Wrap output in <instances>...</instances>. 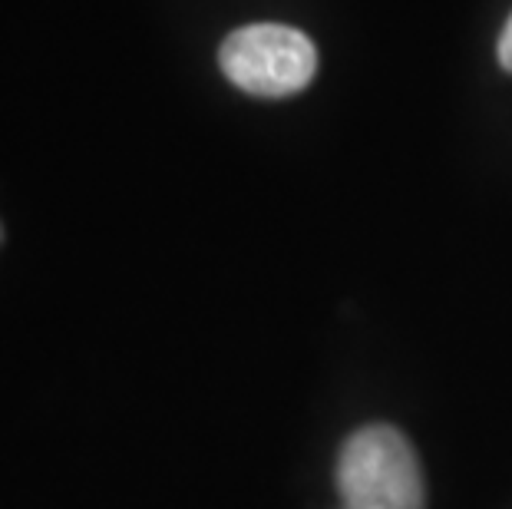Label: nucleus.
<instances>
[{
    "label": "nucleus",
    "mask_w": 512,
    "mask_h": 509,
    "mask_svg": "<svg viewBox=\"0 0 512 509\" xmlns=\"http://www.w3.org/2000/svg\"><path fill=\"white\" fill-rule=\"evenodd\" d=\"M219 67L238 90L252 96H291L311 83L318 50L294 27L248 24L225 37Z\"/></svg>",
    "instance_id": "nucleus-2"
},
{
    "label": "nucleus",
    "mask_w": 512,
    "mask_h": 509,
    "mask_svg": "<svg viewBox=\"0 0 512 509\" xmlns=\"http://www.w3.org/2000/svg\"><path fill=\"white\" fill-rule=\"evenodd\" d=\"M344 509H423V473L410 440L387 424L351 433L337 457Z\"/></svg>",
    "instance_id": "nucleus-1"
},
{
    "label": "nucleus",
    "mask_w": 512,
    "mask_h": 509,
    "mask_svg": "<svg viewBox=\"0 0 512 509\" xmlns=\"http://www.w3.org/2000/svg\"><path fill=\"white\" fill-rule=\"evenodd\" d=\"M499 63L512 73V17L506 20L503 34H499Z\"/></svg>",
    "instance_id": "nucleus-3"
}]
</instances>
